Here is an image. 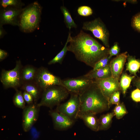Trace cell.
Masks as SVG:
<instances>
[{
  "instance_id": "obj_1",
  "label": "cell",
  "mask_w": 140,
  "mask_h": 140,
  "mask_svg": "<svg viewBox=\"0 0 140 140\" xmlns=\"http://www.w3.org/2000/svg\"><path fill=\"white\" fill-rule=\"evenodd\" d=\"M69 43L68 51L73 53L77 60L93 68L99 60L109 55V48L82 30L76 36H71Z\"/></svg>"
},
{
  "instance_id": "obj_2",
  "label": "cell",
  "mask_w": 140,
  "mask_h": 140,
  "mask_svg": "<svg viewBox=\"0 0 140 140\" xmlns=\"http://www.w3.org/2000/svg\"><path fill=\"white\" fill-rule=\"evenodd\" d=\"M79 96L80 106L78 115L87 112L96 114L107 110L110 108L108 100L94 81Z\"/></svg>"
},
{
  "instance_id": "obj_3",
  "label": "cell",
  "mask_w": 140,
  "mask_h": 140,
  "mask_svg": "<svg viewBox=\"0 0 140 140\" xmlns=\"http://www.w3.org/2000/svg\"><path fill=\"white\" fill-rule=\"evenodd\" d=\"M42 8L35 2L22 10L20 15L19 26L26 32L34 31L39 26Z\"/></svg>"
},
{
  "instance_id": "obj_4",
  "label": "cell",
  "mask_w": 140,
  "mask_h": 140,
  "mask_svg": "<svg viewBox=\"0 0 140 140\" xmlns=\"http://www.w3.org/2000/svg\"><path fill=\"white\" fill-rule=\"evenodd\" d=\"M70 92L64 87L54 86L47 88L42 93L41 100L38 106L52 108L58 106L68 96Z\"/></svg>"
},
{
  "instance_id": "obj_5",
  "label": "cell",
  "mask_w": 140,
  "mask_h": 140,
  "mask_svg": "<svg viewBox=\"0 0 140 140\" xmlns=\"http://www.w3.org/2000/svg\"><path fill=\"white\" fill-rule=\"evenodd\" d=\"M23 67L20 60L16 61L14 68L9 70L3 69L2 71L0 81L5 88H10L15 89L22 85L21 71Z\"/></svg>"
},
{
  "instance_id": "obj_6",
  "label": "cell",
  "mask_w": 140,
  "mask_h": 140,
  "mask_svg": "<svg viewBox=\"0 0 140 140\" xmlns=\"http://www.w3.org/2000/svg\"><path fill=\"white\" fill-rule=\"evenodd\" d=\"M82 29L84 30L91 31L95 37L102 41L106 47L109 48V32L99 18L84 22Z\"/></svg>"
},
{
  "instance_id": "obj_7",
  "label": "cell",
  "mask_w": 140,
  "mask_h": 140,
  "mask_svg": "<svg viewBox=\"0 0 140 140\" xmlns=\"http://www.w3.org/2000/svg\"><path fill=\"white\" fill-rule=\"evenodd\" d=\"M34 82L43 91L47 88L53 86L64 87L62 80L43 67L38 68Z\"/></svg>"
},
{
  "instance_id": "obj_8",
  "label": "cell",
  "mask_w": 140,
  "mask_h": 140,
  "mask_svg": "<svg viewBox=\"0 0 140 140\" xmlns=\"http://www.w3.org/2000/svg\"><path fill=\"white\" fill-rule=\"evenodd\" d=\"M80 106L79 95L71 93L69 99L66 102L58 105L56 110L74 120L78 118Z\"/></svg>"
},
{
  "instance_id": "obj_9",
  "label": "cell",
  "mask_w": 140,
  "mask_h": 140,
  "mask_svg": "<svg viewBox=\"0 0 140 140\" xmlns=\"http://www.w3.org/2000/svg\"><path fill=\"white\" fill-rule=\"evenodd\" d=\"M91 79L82 76L62 80L64 87L70 92L79 96L87 90L94 82Z\"/></svg>"
},
{
  "instance_id": "obj_10",
  "label": "cell",
  "mask_w": 140,
  "mask_h": 140,
  "mask_svg": "<svg viewBox=\"0 0 140 140\" xmlns=\"http://www.w3.org/2000/svg\"><path fill=\"white\" fill-rule=\"evenodd\" d=\"M40 107L34 103L26 106L23 109L22 126L24 131H29L38 118Z\"/></svg>"
},
{
  "instance_id": "obj_11",
  "label": "cell",
  "mask_w": 140,
  "mask_h": 140,
  "mask_svg": "<svg viewBox=\"0 0 140 140\" xmlns=\"http://www.w3.org/2000/svg\"><path fill=\"white\" fill-rule=\"evenodd\" d=\"M93 80L108 101L113 94L117 91L121 90L119 80L112 76L103 79Z\"/></svg>"
},
{
  "instance_id": "obj_12",
  "label": "cell",
  "mask_w": 140,
  "mask_h": 140,
  "mask_svg": "<svg viewBox=\"0 0 140 140\" xmlns=\"http://www.w3.org/2000/svg\"><path fill=\"white\" fill-rule=\"evenodd\" d=\"M22 9L14 7L4 8L1 11L0 25L5 24L19 26V17Z\"/></svg>"
},
{
  "instance_id": "obj_13",
  "label": "cell",
  "mask_w": 140,
  "mask_h": 140,
  "mask_svg": "<svg viewBox=\"0 0 140 140\" xmlns=\"http://www.w3.org/2000/svg\"><path fill=\"white\" fill-rule=\"evenodd\" d=\"M49 113L55 129L65 130L71 127L74 124V120L56 110H50Z\"/></svg>"
},
{
  "instance_id": "obj_14",
  "label": "cell",
  "mask_w": 140,
  "mask_h": 140,
  "mask_svg": "<svg viewBox=\"0 0 140 140\" xmlns=\"http://www.w3.org/2000/svg\"><path fill=\"white\" fill-rule=\"evenodd\" d=\"M127 53L125 52L111 59L110 66L113 77L119 80L128 57Z\"/></svg>"
},
{
  "instance_id": "obj_15",
  "label": "cell",
  "mask_w": 140,
  "mask_h": 140,
  "mask_svg": "<svg viewBox=\"0 0 140 140\" xmlns=\"http://www.w3.org/2000/svg\"><path fill=\"white\" fill-rule=\"evenodd\" d=\"M96 114L93 113H85L78 115V118L82 119L86 125L92 130L97 131H99V123Z\"/></svg>"
},
{
  "instance_id": "obj_16",
  "label": "cell",
  "mask_w": 140,
  "mask_h": 140,
  "mask_svg": "<svg viewBox=\"0 0 140 140\" xmlns=\"http://www.w3.org/2000/svg\"><path fill=\"white\" fill-rule=\"evenodd\" d=\"M20 88L31 94L33 97L34 103L37 104L43 91L34 81L24 83L22 85Z\"/></svg>"
},
{
  "instance_id": "obj_17",
  "label": "cell",
  "mask_w": 140,
  "mask_h": 140,
  "mask_svg": "<svg viewBox=\"0 0 140 140\" xmlns=\"http://www.w3.org/2000/svg\"><path fill=\"white\" fill-rule=\"evenodd\" d=\"M37 69L30 65L22 67L20 74L22 85L25 83L35 81Z\"/></svg>"
},
{
  "instance_id": "obj_18",
  "label": "cell",
  "mask_w": 140,
  "mask_h": 140,
  "mask_svg": "<svg viewBox=\"0 0 140 140\" xmlns=\"http://www.w3.org/2000/svg\"><path fill=\"white\" fill-rule=\"evenodd\" d=\"M84 75L91 79H103L111 77L112 74L109 65L93 72L90 71Z\"/></svg>"
},
{
  "instance_id": "obj_19",
  "label": "cell",
  "mask_w": 140,
  "mask_h": 140,
  "mask_svg": "<svg viewBox=\"0 0 140 140\" xmlns=\"http://www.w3.org/2000/svg\"><path fill=\"white\" fill-rule=\"evenodd\" d=\"M126 64V70L133 75L137 76V73L140 68V59L128 54Z\"/></svg>"
},
{
  "instance_id": "obj_20",
  "label": "cell",
  "mask_w": 140,
  "mask_h": 140,
  "mask_svg": "<svg viewBox=\"0 0 140 140\" xmlns=\"http://www.w3.org/2000/svg\"><path fill=\"white\" fill-rule=\"evenodd\" d=\"M115 116L113 111L101 115L99 119V131L107 130L110 127L112 119Z\"/></svg>"
},
{
  "instance_id": "obj_21",
  "label": "cell",
  "mask_w": 140,
  "mask_h": 140,
  "mask_svg": "<svg viewBox=\"0 0 140 140\" xmlns=\"http://www.w3.org/2000/svg\"><path fill=\"white\" fill-rule=\"evenodd\" d=\"M70 32L69 33L68 38L62 50L52 60L48 63V65H51L59 63L61 64L67 52L68 51L67 44L70 41L71 37Z\"/></svg>"
},
{
  "instance_id": "obj_22",
  "label": "cell",
  "mask_w": 140,
  "mask_h": 140,
  "mask_svg": "<svg viewBox=\"0 0 140 140\" xmlns=\"http://www.w3.org/2000/svg\"><path fill=\"white\" fill-rule=\"evenodd\" d=\"M136 77L134 75H129L126 73L122 74L119 82L120 90L124 95L125 94L131 82Z\"/></svg>"
},
{
  "instance_id": "obj_23",
  "label": "cell",
  "mask_w": 140,
  "mask_h": 140,
  "mask_svg": "<svg viewBox=\"0 0 140 140\" xmlns=\"http://www.w3.org/2000/svg\"><path fill=\"white\" fill-rule=\"evenodd\" d=\"M60 10L63 14L64 22L69 31L72 28H76L77 25L72 19L71 14L67 8L64 5L61 6Z\"/></svg>"
},
{
  "instance_id": "obj_24",
  "label": "cell",
  "mask_w": 140,
  "mask_h": 140,
  "mask_svg": "<svg viewBox=\"0 0 140 140\" xmlns=\"http://www.w3.org/2000/svg\"><path fill=\"white\" fill-rule=\"evenodd\" d=\"M13 97V101L14 105L17 107L23 109L26 107L23 93L17 89Z\"/></svg>"
},
{
  "instance_id": "obj_25",
  "label": "cell",
  "mask_w": 140,
  "mask_h": 140,
  "mask_svg": "<svg viewBox=\"0 0 140 140\" xmlns=\"http://www.w3.org/2000/svg\"><path fill=\"white\" fill-rule=\"evenodd\" d=\"M113 112L116 118L118 119L122 118L128 112L123 103H120L115 107Z\"/></svg>"
},
{
  "instance_id": "obj_26",
  "label": "cell",
  "mask_w": 140,
  "mask_h": 140,
  "mask_svg": "<svg viewBox=\"0 0 140 140\" xmlns=\"http://www.w3.org/2000/svg\"><path fill=\"white\" fill-rule=\"evenodd\" d=\"M111 60V58L109 55L102 58L96 64L93 69L90 71L93 72L109 65Z\"/></svg>"
},
{
  "instance_id": "obj_27",
  "label": "cell",
  "mask_w": 140,
  "mask_h": 140,
  "mask_svg": "<svg viewBox=\"0 0 140 140\" xmlns=\"http://www.w3.org/2000/svg\"><path fill=\"white\" fill-rule=\"evenodd\" d=\"M0 3L4 8L9 6L20 8V7L22 6L21 1L17 0H2L1 1Z\"/></svg>"
},
{
  "instance_id": "obj_28",
  "label": "cell",
  "mask_w": 140,
  "mask_h": 140,
  "mask_svg": "<svg viewBox=\"0 0 140 140\" xmlns=\"http://www.w3.org/2000/svg\"><path fill=\"white\" fill-rule=\"evenodd\" d=\"M79 15L81 16L87 17L91 15L93 13V11L90 7L85 5L79 7L77 10Z\"/></svg>"
},
{
  "instance_id": "obj_29",
  "label": "cell",
  "mask_w": 140,
  "mask_h": 140,
  "mask_svg": "<svg viewBox=\"0 0 140 140\" xmlns=\"http://www.w3.org/2000/svg\"><path fill=\"white\" fill-rule=\"evenodd\" d=\"M120 91H117L111 95L109 101L110 105L111 104L117 105L120 103Z\"/></svg>"
},
{
  "instance_id": "obj_30",
  "label": "cell",
  "mask_w": 140,
  "mask_h": 140,
  "mask_svg": "<svg viewBox=\"0 0 140 140\" xmlns=\"http://www.w3.org/2000/svg\"><path fill=\"white\" fill-rule=\"evenodd\" d=\"M120 49L119 46L117 43H115L114 45L109 50V56L112 58L113 56H117L119 54Z\"/></svg>"
},
{
  "instance_id": "obj_31",
  "label": "cell",
  "mask_w": 140,
  "mask_h": 140,
  "mask_svg": "<svg viewBox=\"0 0 140 140\" xmlns=\"http://www.w3.org/2000/svg\"><path fill=\"white\" fill-rule=\"evenodd\" d=\"M132 24L133 27L140 32V13L135 15L133 18Z\"/></svg>"
},
{
  "instance_id": "obj_32",
  "label": "cell",
  "mask_w": 140,
  "mask_h": 140,
  "mask_svg": "<svg viewBox=\"0 0 140 140\" xmlns=\"http://www.w3.org/2000/svg\"><path fill=\"white\" fill-rule=\"evenodd\" d=\"M132 100L136 102H140V90L137 88L133 90L131 93Z\"/></svg>"
},
{
  "instance_id": "obj_33",
  "label": "cell",
  "mask_w": 140,
  "mask_h": 140,
  "mask_svg": "<svg viewBox=\"0 0 140 140\" xmlns=\"http://www.w3.org/2000/svg\"><path fill=\"white\" fill-rule=\"evenodd\" d=\"M23 94L25 102L28 105H30L34 103L33 97L31 94L25 91L23 92Z\"/></svg>"
},
{
  "instance_id": "obj_34",
  "label": "cell",
  "mask_w": 140,
  "mask_h": 140,
  "mask_svg": "<svg viewBox=\"0 0 140 140\" xmlns=\"http://www.w3.org/2000/svg\"><path fill=\"white\" fill-rule=\"evenodd\" d=\"M134 86L140 90V77H135L132 81Z\"/></svg>"
},
{
  "instance_id": "obj_35",
  "label": "cell",
  "mask_w": 140,
  "mask_h": 140,
  "mask_svg": "<svg viewBox=\"0 0 140 140\" xmlns=\"http://www.w3.org/2000/svg\"><path fill=\"white\" fill-rule=\"evenodd\" d=\"M8 53L2 49H0V61H1L7 57Z\"/></svg>"
},
{
  "instance_id": "obj_36",
  "label": "cell",
  "mask_w": 140,
  "mask_h": 140,
  "mask_svg": "<svg viewBox=\"0 0 140 140\" xmlns=\"http://www.w3.org/2000/svg\"><path fill=\"white\" fill-rule=\"evenodd\" d=\"M2 25H0V37H2L3 36L4 34V32L3 30V29L2 27Z\"/></svg>"
}]
</instances>
